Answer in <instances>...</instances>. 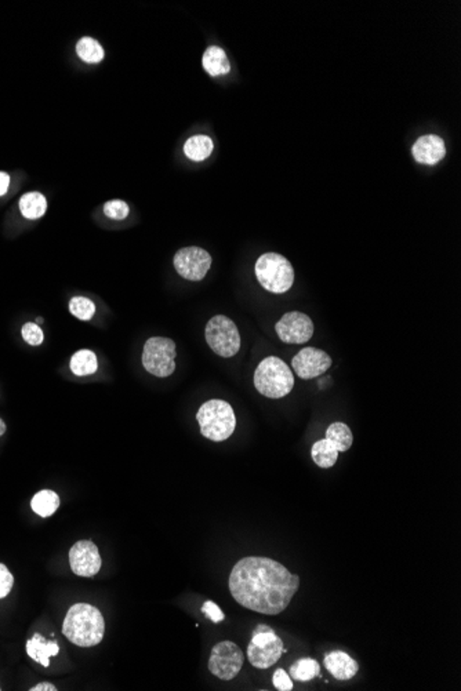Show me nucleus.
Listing matches in <instances>:
<instances>
[{
	"label": "nucleus",
	"mask_w": 461,
	"mask_h": 691,
	"mask_svg": "<svg viewBox=\"0 0 461 691\" xmlns=\"http://www.w3.org/2000/svg\"><path fill=\"white\" fill-rule=\"evenodd\" d=\"M254 386L265 398L280 399L292 392L294 377L282 359L268 356L260 361L254 371Z\"/></svg>",
	"instance_id": "3"
},
{
	"label": "nucleus",
	"mask_w": 461,
	"mask_h": 691,
	"mask_svg": "<svg viewBox=\"0 0 461 691\" xmlns=\"http://www.w3.org/2000/svg\"><path fill=\"white\" fill-rule=\"evenodd\" d=\"M213 141L208 135H194L187 139L184 153L194 162H202L213 152Z\"/></svg>",
	"instance_id": "21"
},
{
	"label": "nucleus",
	"mask_w": 461,
	"mask_h": 691,
	"mask_svg": "<svg viewBox=\"0 0 461 691\" xmlns=\"http://www.w3.org/2000/svg\"><path fill=\"white\" fill-rule=\"evenodd\" d=\"M201 434L212 442H224L236 427V417L228 402L213 399L201 406L196 413Z\"/></svg>",
	"instance_id": "4"
},
{
	"label": "nucleus",
	"mask_w": 461,
	"mask_h": 691,
	"mask_svg": "<svg viewBox=\"0 0 461 691\" xmlns=\"http://www.w3.org/2000/svg\"><path fill=\"white\" fill-rule=\"evenodd\" d=\"M47 210L46 198L40 192H28L19 199V212L28 220H37Z\"/></svg>",
	"instance_id": "18"
},
{
	"label": "nucleus",
	"mask_w": 461,
	"mask_h": 691,
	"mask_svg": "<svg viewBox=\"0 0 461 691\" xmlns=\"http://www.w3.org/2000/svg\"><path fill=\"white\" fill-rule=\"evenodd\" d=\"M71 314L79 321H90L96 314V305L86 297H74L69 301Z\"/></svg>",
	"instance_id": "26"
},
{
	"label": "nucleus",
	"mask_w": 461,
	"mask_h": 691,
	"mask_svg": "<svg viewBox=\"0 0 461 691\" xmlns=\"http://www.w3.org/2000/svg\"><path fill=\"white\" fill-rule=\"evenodd\" d=\"M205 337L208 346L221 357H232L240 349L239 330L230 318L224 315H217L208 322Z\"/></svg>",
	"instance_id": "8"
},
{
	"label": "nucleus",
	"mask_w": 461,
	"mask_h": 691,
	"mask_svg": "<svg viewBox=\"0 0 461 691\" xmlns=\"http://www.w3.org/2000/svg\"><path fill=\"white\" fill-rule=\"evenodd\" d=\"M212 266L210 254L201 247H184L174 255V268L180 276L191 282L202 280Z\"/></svg>",
	"instance_id": "10"
},
{
	"label": "nucleus",
	"mask_w": 461,
	"mask_h": 691,
	"mask_svg": "<svg viewBox=\"0 0 461 691\" xmlns=\"http://www.w3.org/2000/svg\"><path fill=\"white\" fill-rule=\"evenodd\" d=\"M71 371L78 375V377H85V375H92L97 371L99 368V361L97 356L93 350L90 349H82L74 353L71 357L69 363Z\"/></svg>",
	"instance_id": "20"
},
{
	"label": "nucleus",
	"mask_w": 461,
	"mask_h": 691,
	"mask_svg": "<svg viewBox=\"0 0 461 691\" xmlns=\"http://www.w3.org/2000/svg\"><path fill=\"white\" fill-rule=\"evenodd\" d=\"M128 205L123 201H110L104 205V213L112 220H124L128 216Z\"/></svg>",
	"instance_id": "28"
},
{
	"label": "nucleus",
	"mask_w": 461,
	"mask_h": 691,
	"mask_svg": "<svg viewBox=\"0 0 461 691\" xmlns=\"http://www.w3.org/2000/svg\"><path fill=\"white\" fill-rule=\"evenodd\" d=\"M285 653L282 639L265 625H258L247 647V658L257 669H268L275 665Z\"/></svg>",
	"instance_id": "6"
},
{
	"label": "nucleus",
	"mask_w": 461,
	"mask_h": 691,
	"mask_svg": "<svg viewBox=\"0 0 461 691\" xmlns=\"http://www.w3.org/2000/svg\"><path fill=\"white\" fill-rule=\"evenodd\" d=\"M243 653L237 645L226 640L217 643L209 658V671L221 681H232L243 667Z\"/></svg>",
	"instance_id": "9"
},
{
	"label": "nucleus",
	"mask_w": 461,
	"mask_h": 691,
	"mask_svg": "<svg viewBox=\"0 0 461 691\" xmlns=\"http://www.w3.org/2000/svg\"><path fill=\"white\" fill-rule=\"evenodd\" d=\"M21 336L26 344L32 346H40L44 340L43 330L36 323H25L21 329Z\"/></svg>",
	"instance_id": "27"
},
{
	"label": "nucleus",
	"mask_w": 461,
	"mask_h": 691,
	"mask_svg": "<svg viewBox=\"0 0 461 691\" xmlns=\"http://www.w3.org/2000/svg\"><path fill=\"white\" fill-rule=\"evenodd\" d=\"M76 53L85 62L97 64L104 58V49L93 37H82L76 44Z\"/></svg>",
	"instance_id": "25"
},
{
	"label": "nucleus",
	"mask_w": 461,
	"mask_h": 691,
	"mask_svg": "<svg viewBox=\"0 0 461 691\" xmlns=\"http://www.w3.org/2000/svg\"><path fill=\"white\" fill-rule=\"evenodd\" d=\"M275 330L286 344H305L314 334V323L303 312H287L275 325Z\"/></svg>",
	"instance_id": "11"
},
{
	"label": "nucleus",
	"mask_w": 461,
	"mask_h": 691,
	"mask_svg": "<svg viewBox=\"0 0 461 691\" xmlns=\"http://www.w3.org/2000/svg\"><path fill=\"white\" fill-rule=\"evenodd\" d=\"M31 506L40 518H50L60 506V497L53 490H40L33 495Z\"/></svg>",
	"instance_id": "19"
},
{
	"label": "nucleus",
	"mask_w": 461,
	"mask_h": 691,
	"mask_svg": "<svg viewBox=\"0 0 461 691\" xmlns=\"http://www.w3.org/2000/svg\"><path fill=\"white\" fill-rule=\"evenodd\" d=\"M4 432H6V424H4V421L0 418V436H1V435H4Z\"/></svg>",
	"instance_id": "34"
},
{
	"label": "nucleus",
	"mask_w": 461,
	"mask_h": 691,
	"mask_svg": "<svg viewBox=\"0 0 461 691\" xmlns=\"http://www.w3.org/2000/svg\"><path fill=\"white\" fill-rule=\"evenodd\" d=\"M228 585L232 597L244 608L278 615L297 593L300 577L274 559L247 556L232 568Z\"/></svg>",
	"instance_id": "1"
},
{
	"label": "nucleus",
	"mask_w": 461,
	"mask_h": 691,
	"mask_svg": "<svg viewBox=\"0 0 461 691\" xmlns=\"http://www.w3.org/2000/svg\"><path fill=\"white\" fill-rule=\"evenodd\" d=\"M412 153H413L416 162H419V163L431 164V166L437 164L446 155L445 141L435 134L423 135L414 142V145L412 148Z\"/></svg>",
	"instance_id": "14"
},
{
	"label": "nucleus",
	"mask_w": 461,
	"mask_h": 691,
	"mask_svg": "<svg viewBox=\"0 0 461 691\" xmlns=\"http://www.w3.org/2000/svg\"><path fill=\"white\" fill-rule=\"evenodd\" d=\"M14 585V577L10 573V570L0 563V599L6 597Z\"/></svg>",
	"instance_id": "29"
},
{
	"label": "nucleus",
	"mask_w": 461,
	"mask_h": 691,
	"mask_svg": "<svg viewBox=\"0 0 461 691\" xmlns=\"http://www.w3.org/2000/svg\"><path fill=\"white\" fill-rule=\"evenodd\" d=\"M326 439L330 441V443L337 449L339 453H344L346 450H349L353 442L352 432L344 423H335L329 425L326 431Z\"/></svg>",
	"instance_id": "23"
},
{
	"label": "nucleus",
	"mask_w": 461,
	"mask_h": 691,
	"mask_svg": "<svg viewBox=\"0 0 461 691\" xmlns=\"http://www.w3.org/2000/svg\"><path fill=\"white\" fill-rule=\"evenodd\" d=\"M62 633L79 647L97 646L106 633L104 617L97 607L89 603H76L64 618Z\"/></svg>",
	"instance_id": "2"
},
{
	"label": "nucleus",
	"mask_w": 461,
	"mask_h": 691,
	"mask_svg": "<svg viewBox=\"0 0 461 691\" xmlns=\"http://www.w3.org/2000/svg\"><path fill=\"white\" fill-rule=\"evenodd\" d=\"M69 565L78 577H94L101 569L103 561L97 545L90 540L78 541L69 551Z\"/></svg>",
	"instance_id": "13"
},
{
	"label": "nucleus",
	"mask_w": 461,
	"mask_h": 691,
	"mask_svg": "<svg viewBox=\"0 0 461 691\" xmlns=\"http://www.w3.org/2000/svg\"><path fill=\"white\" fill-rule=\"evenodd\" d=\"M255 276L258 283L269 293L283 294L292 289L294 269L280 254L265 253L255 262Z\"/></svg>",
	"instance_id": "5"
},
{
	"label": "nucleus",
	"mask_w": 461,
	"mask_h": 691,
	"mask_svg": "<svg viewBox=\"0 0 461 691\" xmlns=\"http://www.w3.org/2000/svg\"><path fill=\"white\" fill-rule=\"evenodd\" d=\"M324 663L329 674L337 681H349L359 671L358 663L351 656L340 650L329 653L325 657Z\"/></svg>",
	"instance_id": "15"
},
{
	"label": "nucleus",
	"mask_w": 461,
	"mask_h": 691,
	"mask_svg": "<svg viewBox=\"0 0 461 691\" xmlns=\"http://www.w3.org/2000/svg\"><path fill=\"white\" fill-rule=\"evenodd\" d=\"M31 691H57V688L49 682H43V683H39L36 686H33L32 689H29Z\"/></svg>",
	"instance_id": "33"
},
{
	"label": "nucleus",
	"mask_w": 461,
	"mask_h": 691,
	"mask_svg": "<svg viewBox=\"0 0 461 691\" xmlns=\"http://www.w3.org/2000/svg\"><path fill=\"white\" fill-rule=\"evenodd\" d=\"M8 185H10V177H8V174L0 171V196H3L7 192Z\"/></svg>",
	"instance_id": "32"
},
{
	"label": "nucleus",
	"mask_w": 461,
	"mask_h": 691,
	"mask_svg": "<svg viewBox=\"0 0 461 691\" xmlns=\"http://www.w3.org/2000/svg\"><path fill=\"white\" fill-rule=\"evenodd\" d=\"M42 322H43V319H42V318H37V321H36V325H37V323H42Z\"/></svg>",
	"instance_id": "35"
},
{
	"label": "nucleus",
	"mask_w": 461,
	"mask_h": 691,
	"mask_svg": "<svg viewBox=\"0 0 461 691\" xmlns=\"http://www.w3.org/2000/svg\"><path fill=\"white\" fill-rule=\"evenodd\" d=\"M205 71L210 76L227 75L230 71V64L226 51L219 46H210L202 58Z\"/></svg>",
	"instance_id": "17"
},
{
	"label": "nucleus",
	"mask_w": 461,
	"mask_h": 691,
	"mask_svg": "<svg viewBox=\"0 0 461 691\" xmlns=\"http://www.w3.org/2000/svg\"><path fill=\"white\" fill-rule=\"evenodd\" d=\"M202 611H203V613H205V615H206L209 620H212L215 624H219V622L224 621V618H226V615H224L223 610H221V608H220V607H219L215 602H212V600H208V602H205V603H203V606H202Z\"/></svg>",
	"instance_id": "31"
},
{
	"label": "nucleus",
	"mask_w": 461,
	"mask_h": 691,
	"mask_svg": "<svg viewBox=\"0 0 461 691\" xmlns=\"http://www.w3.org/2000/svg\"><path fill=\"white\" fill-rule=\"evenodd\" d=\"M311 457L314 462L321 466V468H332L339 459V452L337 449L330 443V441L321 439L314 443L311 449Z\"/></svg>",
	"instance_id": "22"
},
{
	"label": "nucleus",
	"mask_w": 461,
	"mask_h": 691,
	"mask_svg": "<svg viewBox=\"0 0 461 691\" xmlns=\"http://www.w3.org/2000/svg\"><path fill=\"white\" fill-rule=\"evenodd\" d=\"M60 651V647L56 640H46L42 635L35 633L32 639L26 642V653L28 656L35 661L39 663L42 667L47 668L50 665V658L57 656Z\"/></svg>",
	"instance_id": "16"
},
{
	"label": "nucleus",
	"mask_w": 461,
	"mask_h": 691,
	"mask_svg": "<svg viewBox=\"0 0 461 691\" xmlns=\"http://www.w3.org/2000/svg\"><path fill=\"white\" fill-rule=\"evenodd\" d=\"M272 683H274V686L279 691L293 690V681H292L290 675H287V672L285 669H276L275 671Z\"/></svg>",
	"instance_id": "30"
},
{
	"label": "nucleus",
	"mask_w": 461,
	"mask_h": 691,
	"mask_svg": "<svg viewBox=\"0 0 461 691\" xmlns=\"http://www.w3.org/2000/svg\"><path fill=\"white\" fill-rule=\"evenodd\" d=\"M177 349L173 340L166 337L149 339L142 350L144 368L159 378L171 375L176 370Z\"/></svg>",
	"instance_id": "7"
},
{
	"label": "nucleus",
	"mask_w": 461,
	"mask_h": 691,
	"mask_svg": "<svg viewBox=\"0 0 461 691\" xmlns=\"http://www.w3.org/2000/svg\"><path fill=\"white\" fill-rule=\"evenodd\" d=\"M321 676V667L312 658H300L290 667V678L297 682H310Z\"/></svg>",
	"instance_id": "24"
},
{
	"label": "nucleus",
	"mask_w": 461,
	"mask_h": 691,
	"mask_svg": "<svg viewBox=\"0 0 461 691\" xmlns=\"http://www.w3.org/2000/svg\"><path fill=\"white\" fill-rule=\"evenodd\" d=\"M292 367L301 379H312L332 367V357L322 349L308 346L293 357Z\"/></svg>",
	"instance_id": "12"
}]
</instances>
